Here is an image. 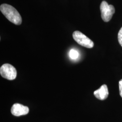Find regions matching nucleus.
Returning <instances> with one entry per match:
<instances>
[{
	"label": "nucleus",
	"instance_id": "7",
	"mask_svg": "<svg viewBox=\"0 0 122 122\" xmlns=\"http://www.w3.org/2000/svg\"><path fill=\"white\" fill-rule=\"evenodd\" d=\"M79 53L77 51L74 49H71L69 52V57L73 60H76L78 58Z\"/></svg>",
	"mask_w": 122,
	"mask_h": 122
},
{
	"label": "nucleus",
	"instance_id": "2",
	"mask_svg": "<svg viewBox=\"0 0 122 122\" xmlns=\"http://www.w3.org/2000/svg\"><path fill=\"white\" fill-rule=\"evenodd\" d=\"M100 10L101 18L105 22H109L115 13L114 7L112 5L108 4L105 1H103L101 2Z\"/></svg>",
	"mask_w": 122,
	"mask_h": 122
},
{
	"label": "nucleus",
	"instance_id": "6",
	"mask_svg": "<svg viewBox=\"0 0 122 122\" xmlns=\"http://www.w3.org/2000/svg\"><path fill=\"white\" fill-rule=\"evenodd\" d=\"M95 96L98 99L101 100L106 99L109 96L108 87L106 85H103L98 90L94 92Z\"/></svg>",
	"mask_w": 122,
	"mask_h": 122
},
{
	"label": "nucleus",
	"instance_id": "1",
	"mask_svg": "<svg viewBox=\"0 0 122 122\" xmlns=\"http://www.w3.org/2000/svg\"><path fill=\"white\" fill-rule=\"evenodd\" d=\"M0 11L10 21L16 25H20L22 23V18L20 13L12 6L3 4L0 6Z\"/></svg>",
	"mask_w": 122,
	"mask_h": 122
},
{
	"label": "nucleus",
	"instance_id": "8",
	"mask_svg": "<svg viewBox=\"0 0 122 122\" xmlns=\"http://www.w3.org/2000/svg\"><path fill=\"white\" fill-rule=\"evenodd\" d=\"M118 39L119 43L122 47V27L118 32Z\"/></svg>",
	"mask_w": 122,
	"mask_h": 122
},
{
	"label": "nucleus",
	"instance_id": "3",
	"mask_svg": "<svg viewBox=\"0 0 122 122\" xmlns=\"http://www.w3.org/2000/svg\"><path fill=\"white\" fill-rule=\"evenodd\" d=\"M0 74L2 77L11 81L16 78L17 71L14 66L8 63H5L1 66Z\"/></svg>",
	"mask_w": 122,
	"mask_h": 122
},
{
	"label": "nucleus",
	"instance_id": "4",
	"mask_svg": "<svg viewBox=\"0 0 122 122\" xmlns=\"http://www.w3.org/2000/svg\"><path fill=\"white\" fill-rule=\"evenodd\" d=\"M72 36L73 39L82 46L89 48H92L94 47V43L92 40L79 31L74 32Z\"/></svg>",
	"mask_w": 122,
	"mask_h": 122
},
{
	"label": "nucleus",
	"instance_id": "9",
	"mask_svg": "<svg viewBox=\"0 0 122 122\" xmlns=\"http://www.w3.org/2000/svg\"><path fill=\"white\" fill-rule=\"evenodd\" d=\"M119 90L120 95L122 98V79L120 80L119 81Z\"/></svg>",
	"mask_w": 122,
	"mask_h": 122
},
{
	"label": "nucleus",
	"instance_id": "5",
	"mask_svg": "<svg viewBox=\"0 0 122 122\" xmlns=\"http://www.w3.org/2000/svg\"><path fill=\"white\" fill-rule=\"evenodd\" d=\"M29 112V109L27 106L15 103L12 105L11 108V113L15 116H20L27 114Z\"/></svg>",
	"mask_w": 122,
	"mask_h": 122
}]
</instances>
